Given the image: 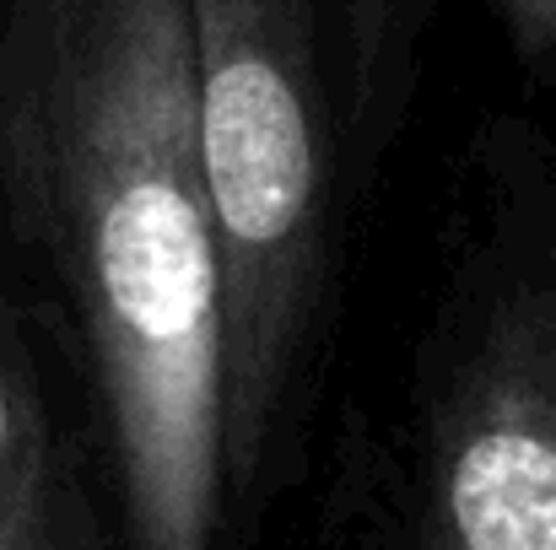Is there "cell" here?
<instances>
[{"instance_id":"6da1fadb","label":"cell","mask_w":556,"mask_h":550,"mask_svg":"<svg viewBox=\"0 0 556 550\" xmlns=\"http://www.w3.org/2000/svg\"><path fill=\"white\" fill-rule=\"evenodd\" d=\"M0 189L76 319L130 550H216L222 248L185 0H5Z\"/></svg>"},{"instance_id":"3957f363","label":"cell","mask_w":556,"mask_h":550,"mask_svg":"<svg viewBox=\"0 0 556 550\" xmlns=\"http://www.w3.org/2000/svg\"><path fill=\"white\" fill-rule=\"evenodd\" d=\"M400 550H556V205L514 210L448 308Z\"/></svg>"},{"instance_id":"7a4b0ae2","label":"cell","mask_w":556,"mask_h":550,"mask_svg":"<svg viewBox=\"0 0 556 550\" xmlns=\"http://www.w3.org/2000/svg\"><path fill=\"white\" fill-rule=\"evenodd\" d=\"M222 248V459L243 497L319 362L394 87V0H185Z\"/></svg>"},{"instance_id":"5b68a950","label":"cell","mask_w":556,"mask_h":550,"mask_svg":"<svg viewBox=\"0 0 556 550\" xmlns=\"http://www.w3.org/2000/svg\"><path fill=\"white\" fill-rule=\"evenodd\" d=\"M497 16L530 65H556V0H497Z\"/></svg>"},{"instance_id":"277c9868","label":"cell","mask_w":556,"mask_h":550,"mask_svg":"<svg viewBox=\"0 0 556 550\" xmlns=\"http://www.w3.org/2000/svg\"><path fill=\"white\" fill-rule=\"evenodd\" d=\"M0 550H65L43 399L5 314H0Z\"/></svg>"}]
</instances>
